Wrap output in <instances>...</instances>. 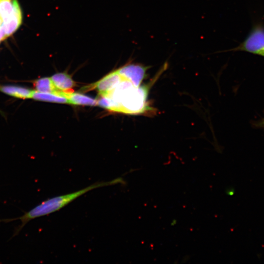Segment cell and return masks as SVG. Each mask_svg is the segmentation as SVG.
<instances>
[{
  "label": "cell",
  "mask_w": 264,
  "mask_h": 264,
  "mask_svg": "<svg viewBox=\"0 0 264 264\" xmlns=\"http://www.w3.org/2000/svg\"><path fill=\"white\" fill-rule=\"evenodd\" d=\"M167 62L161 66L154 78L147 85L135 87L130 81L123 79L108 97L118 102L122 112L127 114L156 113V110L150 107L147 97L151 88L167 69Z\"/></svg>",
  "instance_id": "6da1fadb"
},
{
  "label": "cell",
  "mask_w": 264,
  "mask_h": 264,
  "mask_svg": "<svg viewBox=\"0 0 264 264\" xmlns=\"http://www.w3.org/2000/svg\"><path fill=\"white\" fill-rule=\"evenodd\" d=\"M125 183V181L123 178L118 177L108 181L96 182L79 191L48 199L19 218L22 222V227L33 219L47 215L59 210L74 199L91 190L100 187Z\"/></svg>",
  "instance_id": "7a4b0ae2"
},
{
  "label": "cell",
  "mask_w": 264,
  "mask_h": 264,
  "mask_svg": "<svg viewBox=\"0 0 264 264\" xmlns=\"http://www.w3.org/2000/svg\"><path fill=\"white\" fill-rule=\"evenodd\" d=\"M245 51L264 58V24L254 22L245 39L237 46L221 52Z\"/></svg>",
  "instance_id": "3957f363"
},
{
  "label": "cell",
  "mask_w": 264,
  "mask_h": 264,
  "mask_svg": "<svg viewBox=\"0 0 264 264\" xmlns=\"http://www.w3.org/2000/svg\"><path fill=\"white\" fill-rule=\"evenodd\" d=\"M148 68V66L130 63L120 67L117 70L123 79L130 81L135 87H138L146 77Z\"/></svg>",
  "instance_id": "277c9868"
},
{
  "label": "cell",
  "mask_w": 264,
  "mask_h": 264,
  "mask_svg": "<svg viewBox=\"0 0 264 264\" xmlns=\"http://www.w3.org/2000/svg\"><path fill=\"white\" fill-rule=\"evenodd\" d=\"M123 78L118 72L117 69L110 72L99 81L92 84L85 89L96 88L99 92V95L106 96L109 95L117 86Z\"/></svg>",
  "instance_id": "5b68a950"
},
{
  "label": "cell",
  "mask_w": 264,
  "mask_h": 264,
  "mask_svg": "<svg viewBox=\"0 0 264 264\" xmlns=\"http://www.w3.org/2000/svg\"><path fill=\"white\" fill-rule=\"evenodd\" d=\"M14 10L11 15L2 24L7 37L13 34L20 27L22 22V13L17 0H13Z\"/></svg>",
  "instance_id": "8992f818"
},
{
  "label": "cell",
  "mask_w": 264,
  "mask_h": 264,
  "mask_svg": "<svg viewBox=\"0 0 264 264\" xmlns=\"http://www.w3.org/2000/svg\"><path fill=\"white\" fill-rule=\"evenodd\" d=\"M51 79L56 88L61 91H66L75 85L71 76L66 72L56 73L51 76Z\"/></svg>",
  "instance_id": "52a82bcc"
},
{
  "label": "cell",
  "mask_w": 264,
  "mask_h": 264,
  "mask_svg": "<svg viewBox=\"0 0 264 264\" xmlns=\"http://www.w3.org/2000/svg\"><path fill=\"white\" fill-rule=\"evenodd\" d=\"M61 94L67 98L68 104L75 105H88L95 106L97 105V99H93L79 93H67L61 91Z\"/></svg>",
  "instance_id": "ba28073f"
},
{
  "label": "cell",
  "mask_w": 264,
  "mask_h": 264,
  "mask_svg": "<svg viewBox=\"0 0 264 264\" xmlns=\"http://www.w3.org/2000/svg\"><path fill=\"white\" fill-rule=\"evenodd\" d=\"M53 93L33 91L32 98L40 101L54 102L58 103H68V101L61 93Z\"/></svg>",
  "instance_id": "9c48e42d"
},
{
  "label": "cell",
  "mask_w": 264,
  "mask_h": 264,
  "mask_svg": "<svg viewBox=\"0 0 264 264\" xmlns=\"http://www.w3.org/2000/svg\"><path fill=\"white\" fill-rule=\"evenodd\" d=\"M0 90L8 95L22 99L32 98V94L33 91L22 87L15 86H0Z\"/></svg>",
  "instance_id": "30bf717a"
},
{
  "label": "cell",
  "mask_w": 264,
  "mask_h": 264,
  "mask_svg": "<svg viewBox=\"0 0 264 264\" xmlns=\"http://www.w3.org/2000/svg\"><path fill=\"white\" fill-rule=\"evenodd\" d=\"M34 86L37 91L42 92L59 93L61 91L54 86L51 78L44 77L35 81Z\"/></svg>",
  "instance_id": "8fae6325"
},
{
  "label": "cell",
  "mask_w": 264,
  "mask_h": 264,
  "mask_svg": "<svg viewBox=\"0 0 264 264\" xmlns=\"http://www.w3.org/2000/svg\"><path fill=\"white\" fill-rule=\"evenodd\" d=\"M13 10V0H0V18L3 22L11 15Z\"/></svg>",
  "instance_id": "7c38bea8"
},
{
  "label": "cell",
  "mask_w": 264,
  "mask_h": 264,
  "mask_svg": "<svg viewBox=\"0 0 264 264\" xmlns=\"http://www.w3.org/2000/svg\"><path fill=\"white\" fill-rule=\"evenodd\" d=\"M254 126L255 127L264 129V118L255 122L254 123Z\"/></svg>",
  "instance_id": "4fadbf2b"
},
{
  "label": "cell",
  "mask_w": 264,
  "mask_h": 264,
  "mask_svg": "<svg viewBox=\"0 0 264 264\" xmlns=\"http://www.w3.org/2000/svg\"><path fill=\"white\" fill-rule=\"evenodd\" d=\"M7 38L5 30L3 26L1 25L0 26V41H1Z\"/></svg>",
  "instance_id": "5bb4252c"
},
{
  "label": "cell",
  "mask_w": 264,
  "mask_h": 264,
  "mask_svg": "<svg viewBox=\"0 0 264 264\" xmlns=\"http://www.w3.org/2000/svg\"><path fill=\"white\" fill-rule=\"evenodd\" d=\"M3 23V21L0 18V26L2 25Z\"/></svg>",
  "instance_id": "9a60e30c"
}]
</instances>
